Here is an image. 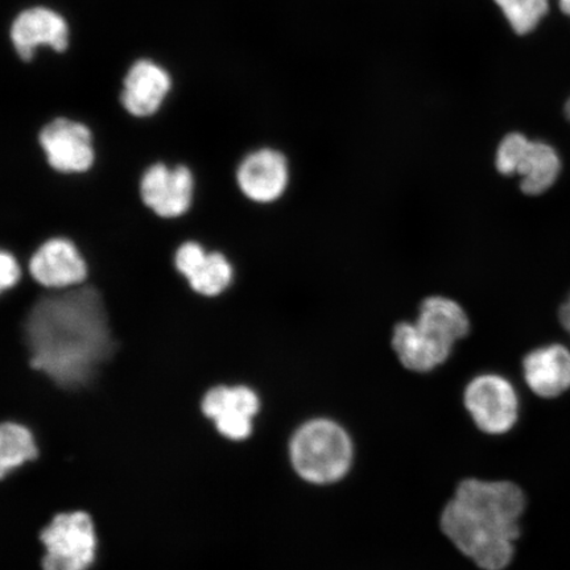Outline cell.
<instances>
[{"instance_id":"obj_20","label":"cell","mask_w":570,"mask_h":570,"mask_svg":"<svg viewBox=\"0 0 570 570\" xmlns=\"http://www.w3.org/2000/svg\"><path fill=\"white\" fill-rule=\"evenodd\" d=\"M20 279L19 263L13 255L0 249V295L16 287Z\"/></svg>"},{"instance_id":"obj_12","label":"cell","mask_w":570,"mask_h":570,"mask_svg":"<svg viewBox=\"0 0 570 570\" xmlns=\"http://www.w3.org/2000/svg\"><path fill=\"white\" fill-rule=\"evenodd\" d=\"M176 267L197 294L206 297L223 295L234 281L232 262L223 253H208L196 242L177 249Z\"/></svg>"},{"instance_id":"obj_14","label":"cell","mask_w":570,"mask_h":570,"mask_svg":"<svg viewBox=\"0 0 570 570\" xmlns=\"http://www.w3.org/2000/svg\"><path fill=\"white\" fill-rule=\"evenodd\" d=\"M392 348L405 368L415 373H430L451 358L453 345L441 342L415 321H402L394 327Z\"/></svg>"},{"instance_id":"obj_4","label":"cell","mask_w":570,"mask_h":570,"mask_svg":"<svg viewBox=\"0 0 570 570\" xmlns=\"http://www.w3.org/2000/svg\"><path fill=\"white\" fill-rule=\"evenodd\" d=\"M495 168L503 176H519L520 190L537 197L547 194L558 183L562 163L550 142L511 132L499 142Z\"/></svg>"},{"instance_id":"obj_15","label":"cell","mask_w":570,"mask_h":570,"mask_svg":"<svg viewBox=\"0 0 570 570\" xmlns=\"http://www.w3.org/2000/svg\"><path fill=\"white\" fill-rule=\"evenodd\" d=\"M11 38L21 59L31 60L40 46L66 51L69 30L67 21L59 13L39 7L20 13L13 21Z\"/></svg>"},{"instance_id":"obj_22","label":"cell","mask_w":570,"mask_h":570,"mask_svg":"<svg viewBox=\"0 0 570 570\" xmlns=\"http://www.w3.org/2000/svg\"><path fill=\"white\" fill-rule=\"evenodd\" d=\"M561 10L567 13L568 17H570V0H559Z\"/></svg>"},{"instance_id":"obj_17","label":"cell","mask_w":570,"mask_h":570,"mask_svg":"<svg viewBox=\"0 0 570 570\" xmlns=\"http://www.w3.org/2000/svg\"><path fill=\"white\" fill-rule=\"evenodd\" d=\"M415 323L453 346L465 338L472 327L463 306L446 296L424 298Z\"/></svg>"},{"instance_id":"obj_23","label":"cell","mask_w":570,"mask_h":570,"mask_svg":"<svg viewBox=\"0 0 570 570\" xmlns=\"http://www.w3.org/2000/svg\"><path fill=\"white\" fill-rule=\"evenodd\" d=\"M566 116L570 120V98L568 99V102L566 104Z\"/></svg>"},{"instance_id":"obj_10","label":"cell","mask_w":570,"mask_h":570,"mask_svg":"<svg viewBox=\"0 0 570 570\" xmlns=\"http://www.w3.org/2000/svg\"><path fill=\"white\" fill-rule=\"evenodd\" d=\"M40 142L49 164L62 174H80L95 163L89 128L66 118L42 128Z\"/></svg>"},{"instance_id":"obj_18","label":"cell","mask_w":570,"mask_h":570,"mask_svg":"<svg viewBox=\"0 0 570 570\" xmlns=\"http://www.w3.org/2000/svg\"><path fill=\"white\" fill-rule=\"evenodd\" d=\"M33 434L17 423L0 424V480L38 458Z\"/></svg>"},{"instance_id":"obj_3","label":"cell","mask_w":570,"mask_h":570,"mask_svg":"<svg viewBox=\"0 0 570 570\" xmlns=\"http://www.w3.org/2000/svg\"><path fill=\"white\" fill-rule=\"evenodd\" d=\"M351 436L340 424L327 419L303 424L291 440L292 466L302 479L330 484L344 479L353 462Z\"/></svg>"},{"instance_id":"obj_19","label":"cell","mask_w":570,"mask_h":570,"mask_svg":"<svg viewBox=\"0 0 570 570\" xmlns=\"http://www.w3.org/2000/svg\"><path fill=\"white\" fill-rule=\"evenodd\" d=\"M505 20L518 35L537 30L550 11V0H494Z\"/></svg>"},{"instance_id":"obj_11","label":"cell","mask_w":570,"mask_h":570,"mask_svg":"<svg viewBox=\"0 0 570 570\" xmlns=\"http://www.w3.org/2000/svg\"><path fill=\"white\" fill-rule=\"evenodd\" d=\"M35 281L47 288H76L87 279L88 268L80 252L63 238H53L41 245L30 262Z\"/></svg>"},{"instance_id":"obj_1","label":"cell","mask_w":570,"mask_h":570,"mask_svg":"<svg viewBox=\"0 0 570 570\" xmlns=\"http://www.w3.org/2000/svg\"><path fill=\"white\" fill-rule=\"evenodd\" d=\"M31 365L63 389H80L109 360L114 342L101 295L76 287L41 298L26 323Z\"/></svg>"},{"instance_id":"obj_7","label":"cell","mask_w":570,"mask_h":570,"mask_svg":"<svg viewBox=\"0 0 570 570\" xmlns=\"http://www.w3.org/2000/svg\"><path fill=\"white\" fill-rule=\"evenodd\" d=\"M238 188L249 202L269 205L287 194L291 167L279 149L262 147L245 156L237 168Z\"/></svg>"},{"instance_id":"obj_6","label":"cell","mask_w":570,"mask_h":570,"mask_svg":"<svg viewBox=\"0 0 570 570\" xmlns=\"http://www.w3.org/2000/svg\"><path fill=\"white\" fill-rule=\"evenodd\" d=\"M463 404L480 431L501 436L514 430L520 416V399L514 384L499 374H481L463 392Z\"/></svg>"},{"instance_id":"obj_21","label":"cell","mask_w":570,"mask_h":570,"mask_svg":"<svg viewBox=\"0 0 570 570\" xmlns=\"http://www.w3.org/2000/svg\"><path fill=\"white\" fill-rule=\"evenodd\" d=\"M559 321L564 331L570 336V295L567 297V301L561 304L559 311Z\"/></svg>"},{"instance_id":"obj_9","label":"cell","mask_w":570,"mask_h":570,"mask_svg":"<svg viewBox=\"0 0 570 570\" xmlns=\"http://www.w3.org/2000/svg\"><path fill=\"white\" fill-rule=\"evenodd\" d=\"M195 178L184 166L169 168L164 164L149 167L141 177L142 202L163 218H176L190 209Z\"/></svg>"},{"instance_id":"obj_5","label":"cell","mask_w":570,"mask_h":570,"mask_svg":"<svg viewBox=\"0 0 570 570\" xmlns=\"http://www.w3.org/2000/svg\"><path fill=\"white\" fill-rule=\"evenodd\" d=\"M41 541L46 547L45 570H88L95 564L96 529L91 518L82 511L53 518L41 532Z\"/></svg>"},{"instance_id":"obj_2","label":"cell","mask_w":570,"mask_h":570,"mask_svg":"<svg viewBox=\"0 0 570 570\" xmlns=\"http://www.w3.org/2000/svg\"><path fill=\"white\" fill-rule=\"evenodd\" d=\"M527 497L511 481L463 480L441 515V530L482 570H504L515 558Z\"/></svg>"},{"instance_id":"obj_16","label":"cell","mask_w":570,"mask_h":570,"mask_svg":"<svg viewBox=\"0 0 570 570\" xmlns=\"http://www.w3.org/2000/svg\"><path fill=\"white\" fill-rule=\"evenodd\" d=\"M170 90V78L155 62L141 60L128 71L122 92L126 110L135 117L153 116Z\"/></svg>"},{"instance_id":"obj_8","label":"cell","mask_w":570,"mask_h":570,"mask_svg":"<svg viewBox=\"0 0 570 570\" xmlns=\"http://www.w3.org/2000/svg\"><path fill=\"white\" fill-rule=\"evenodd\" d=\"M261 410L259 396L246 386H218L204 396V415L213 420L217 431L232 441L252 436L254 419Z\"/></svg>"},{"instance_id":"obj_13","label":"cell","mask_w":570,"mask_h":570,"mask_svg":"<svg viewBox=\"0 0 570 570\" xmlns=\"http://www.w3.org/2000/svg\"><path fill=\"white\" fill-rule=\"evenodd\" d=\"M522 373L533 395L558 399L570 391V351L561 344L533 348L523 358Z\"/></svg>"}]
</instances>
